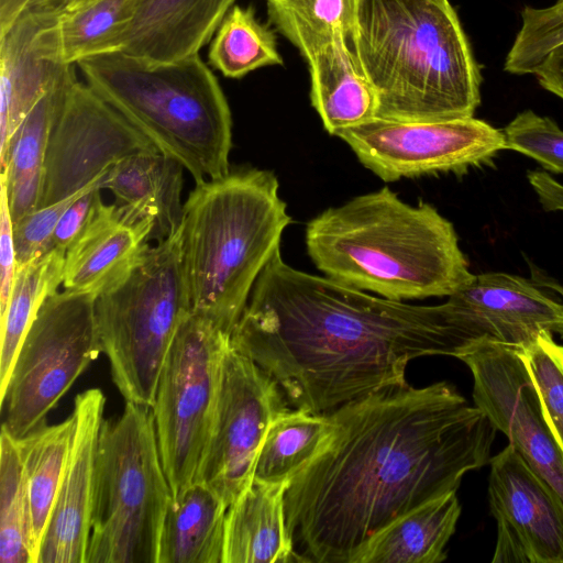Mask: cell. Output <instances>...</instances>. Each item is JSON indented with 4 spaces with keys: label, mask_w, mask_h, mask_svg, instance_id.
I'll list each match as a JSON object with an SVG mask.
<instances>
[{
    "label": "cell",
    "mask_w": 563,
    "mask_h": 563,
    "mask_svg": "<svg viewBox=\"0 0 563 563\" xmlns=\"http://www.w3.org/2000/svg\"><path fill=\"white\" fill-rule=\"evenodd\" d=\"M542 332L522 355L539 393L548 426L563 454V346Z\"/></svg>",
    "instance_id": "cell-35"
},
{
    "label": "cell",
    "mask_w": 563,
    "mask_h": 563,
    "mask_svg": "<svg viewBox=\"0 0 563 563\" xmlns=\"http://www.w3.org/2000/svg\"><path fill=\"white\" fill-rule=\"evenodd\" d=\"M534 75L543 89L563 100V44L545 57Z\"/></svg>",
    "instance_id": "cell-41"
},
{
    "label": "cell",
    "mask_w": 563,
    "mask_h": 563,
    "mask_svg": "<svg viewBox=\"0 0 563 563\" xmlns=\"http://www.w3.org/2000/svg\"><path fill=\"white\" fill-rule=\"evenodd\" d=\"M445 305L459 354L485 340L525 347L542 332L563 336V303L518 275H475Z\"/></svg>",
    "instance_id": "cell-16"
},
{
    "label": "cell",
    "mask_w": 563,
    "mask_h": 563,
    "mask_svg": "<svg viewBox=\"0 0 563 563\" xmlns=\"http://www.w3.org/2000/svg\"><path fill=\"white\" fill-rule=\"evenodd\" d=\"M73 1L74 0H29L21 14L53 19Z\"/></svg>",
    "instance_id": "cell-42"
},
{
    "label": "cell",
    "mask_w": 563,
    "mask_h": 563,
    "mask_svg": "<svg viewBox=\"0 0 563 563\" xmlns=\"http://www.w3.org/2000/svg\"><path fill=\"white\" fill-rule=\"evenodd\" d=\"M96 299L64 289L38 309L0 391L1 429L12 438L45 424L48 411L102 352Z\"/></svg>",
    "instance_id": "cell-9"
},
{
    "label": "cell",
    "mask_w": 563,
    "mask_h": 563,
    "mask_svg": "<svg viewBox=\"0 0 563 563\" xmlns=\"http://www.w3.org/2000/svg\"><path fill=\"white\" fill-rule=\"evenodd\" d=\"M228 506L209 486L192 482L173 496L158 545V563H222Z\"/></svg>",
    "instance_id": "cell-27"
},
{
    "label": "cell",
    "mask_w": 563,
    "mask_h": 563,
    "mask_svg": "<svg viewBox=\"0 0 563 563\" xmlns=\"http://www.w3.org/2000/svg\"><path fill=\"white\" fill-rule=\"evenodd\" d=\"M267 1H276V0H267Z\"/></svg>",
    "instance_id": "cell-44"
},
{
    "label": "cell",
    "mask_w": 563,
    "mask_h": 563,
    "mask_svg": "<svg viewBox=\"0 0 563 563\" xmlns=\"http://www.w3.org/2000/svg\"><path fill=\"white\" fill-rule=\"evenodd\" d=\"M332 431L329 415L286 409L271 423L261 444L253 481L289 483L321 450Z\"/></svg>",
    "instance_id": "cell-29"
},
{
    "label": "cell",
    "mask_w": 563,
    "mask_h": 563,
    "mask_svg": "<svg viewBox=\"0 0 563 563\" xmlns=\"http://www.w3.org/2000/svg\"><path fill=\"white\" fill-rule=\"evenodd\" d=\"M347 43L377 93L376 118L463 119L481 103V68L449 0H358Z\"/></svg>",
    "instance_id": "cell-4"
},
{
    "label": "cell",
    "mask_w": 563,
    "mask_h": 563,
    "mask_svg": "<svg viewBox=\"0 0 563 563\" xmlns=\"http://www.w3.org/2000/svg\"><path fill=\"white\" fill-rule=\"evenodd\" d=\"M137 1L74 0L53 19H44L35 48L44 58L65 65L119 51Z\"/></svg>",
    "instance_id": "cell-24"
},
{
    "label": "cell",
    "mask_w": 563,
    "mask_h": 563,
    "mask_svg": "<svg viewBox=\"0 0 563 563\" xmlns=\"http://www.w3.org/2000/svg\"><path fill=\"white\" fill-rule=\"evenodd\" d=\"M29 0H0V34L18 19Z\"/></svg>",
    "instance_id": "cell-43"
},
{
    "label": "cell",
    "mask_w": 563,
    "mask_h": 563,
    "mask_svg": "<svg viewBox=\"0 0 563 563\" xmlns=\"http://www.w3.org/2000/svg\"><path fill=\"white\" fill-rule=\"evenodd\" d=\"M287 402L278 383L230 344L195 482L209 486L229 507L253 482L263 439Z\"/></svg>",
    "instance_id": "cell-11"
},
{
    "label": "cell",
    "mask_w": 563,
    "mask_h": 563,
    "mask_svg": "<svg viewBox=\"0 0 563 563\" xmlns=\"http://www.w3.org/2000/svg\"><path fill=\"white\" fill-rule=\"evenodd\" d=\"M102 178L63 200L33 210L13 223L18 267L54 249V231L65 210Z\"/></svg>",
    "instance_id": "cell-37"
},
{
    "label": "cell",
    "mask_w": 563,
    "mask_h": 563,
    "mask_svg": "<svg viewBox=\"0 0 563 563\" xmlns=\"http://www.w3.org/2000/svg\"><path fill=\"white\" fill-rule=\"evenodd\" d=\"M0 562L34 563L21 451L16 439L1 429Z\"/></svg>",
    "instance_id": "cell-32"
},
{
    "label": "cell",
    "mask_w": 563,
    "mask_h": 563,
    "mask_svg": "<svg viewBox=\"0 0 563 563\" xmlns=\"http://www.w3.org/2000/svg\"><path fill=\"white\" fill-rule=\"evenodd\" d=\"M288 486L253 481L228 507L222 563L305 562L287 525Z\"/></svg>",
    "instance_id": "cell-21"
},
{
    "label": "cell",
    "mask_w": 563,
    "mask_h": 563,
    "mask_svg": "<svg viewBox=\"0 0 563 563\" xmlns=\"http://www.w3.org/2000/svg\"><path fill=\"white\" fill-rule=\"evenodd\" d=\"M0 189V317L4 313L18 269L16 253L5 187Z\"/></svg>",
    "instance_id": "cell-38"
},
{
    "label": "cell",
    "mask_w": 563,
    "mask_h": 563,
    "mask_svg": "<svg viewBox=\"0 0 563 563\" xmlns=\"http://www.w3.org/2000/svg\"><path fill=\"white\" fill-rule=\"evenodd\" d=\"M86 82L196 184L230 172L232 117L221 86L199 54L155 62L112 51L76 63Z\"/></svg>",
    "instance_id": "cell-6"
},
{
    "label": "cell",
    "mask_w": 563,
    "mask_h": 563,
    "mask_svg": "<svg viewBox=\"0 0 563 563\" xmlns=\"http://www.w3.org/2000/svg\"><path fill=\"white\" fill-rule=\"evenodd\" d=\"M358 0H276L267 1L268 20L297 46L336 33L349 38L356 22Z\"/></svg>",
    "instance_id": "cell-33"
},
{
    "label": "cell",
    "mask_w": 563,
    "mask_h": 563,
    "mask_svg": "<svg viewBox=\"0 0 563 563\" xmlns=\"http://www.w3.org/2000/svg\"><path fill=\"white\" fill-rule=\"evenodd\" d=\"M44 19L21 14L0 34V159L18 125L49 89L74 70L44 58L34 38Z\"/></svg>",
    "instance_id": "cell-22"
},
{
    "label": "cell",
    "mask_w": 563,
    "mask_h": 563,
    "mask_svg": "<svg viewBox=\"0 0 563 563\" xmlns=\"http://www.w3.org/2000/svg\"><path fill=\"white\" fill-rule=\"evenodd\" d=\"M209 63L229 78H241L256 68L282 65L276 36L255 16L252 7L233 5L211 41Z\"/></svg>",
    "instance_id": "cell-31"
},
{
    "label": "cell",
    "mask_w": 563,
    "mask_h": 563,
    "mask_svg": "<svg viewBox=\"0 0 563 563\" xmlns=\"http://www.w3.org/2000/svg\"><path fill=\"white\" fill-rule=\"evenodd\" d=\"M73 71L49 89L24 117L10 136L1 164L11 219L14 222L40 207L43 170L49 137Z\"/></svg>",
    "instance_id": "cell-26"
},
{
    "label": "cell",
    "mask_w": 563,
    "mask_h": 563,
    "mask_svg": "<svg viewBox=\"0 0 563 563\" xmlns=\"http://www.w3.org/2000/svg\"><path fill=\"white\" fill-rule=\"evenodd\" d=\"M456 358L472 374L474 405L563 500V454L548 426L522 346L485 340Z\"/></svg>",
    "instance_id": "cell-14"
},
{
    "label": "cell",
    "mask_w": 563,
    "mask_h": 563,
    "mask_svg": "<svg viewBox=\"0 0 563 563\" xmlns=\"http://www.w3.org/2000/svg\"><path fill=\"white\" fill-rule=\"evenodd\" d=\"M153 151L158 150L142 132L75 75L47 145L38 208L85 189L122 158Z\"/></svg>",
    "instance_id": "cell-13"
},
{
    "label": "cell",
    "mask_w": 563,
    "mask_h": 563,
    "mask_svg": "<svg viewBox=\"0 0 563 563\" xmlns=\"http://www.w3.org/2000/svg\"><path fill=\"white\" fill-rule=\"evenodd\" d=\"M230 344V334L190 311L180 321L163 364L152 411L173 496L195 482Z\"/></svg>",
    "instance_id": "cell-10"
},
{
    "label": "cell",
    "mask_w": 563,
    "mask_h": 563,
    "mask_svg": "<svg viewBox=\"0 0 563 563\" xmlns=\"http://www.w3.org/2000/svg\"><path fill=\"white\" fill-rule=\"evenodd\" d=\"M172 499L152 407L126 402L101 426L86 563H158Z\"/></svg>",
    "instance_id": "cell-7"
},
{
    "label": "cell",
    "mask_w": 563,
    "mask_h": 563,
    "mask_svg": "<svg viewBox=\"0 0 563 563\" xmlns=\"http://www.w3.org/2000/svg\"><path fill=\"white\" fill-rule=\"evenodd\" d=\"M503 132L506 150L531 157L548 172L563 174V131L552 119L525 110Z\"/></svg>",
    "instance_id": "cell-36"
},
{
    "label": "cell",
    "mask_w": 563,
    "mask_h": 563,
    "mask_svg": "<svg viewBox=\"0 0 563 563\" xmlns=\"http://www.w3.org/2000/svg\"><path fill=\"white\" fill-rule=\"evenodd\" d=\"M460 516L456 492L430 499L377 531L352 563L443 562Z\"/></svg>",
    "instance_id": "cell-25"
},
{
    "label": "cell",
    "mask_w": 563,
    "mask_h": 563,
    "mask_svg": "<svg viewBox=\"0 0 563 563\" xmlns=\"http://www.w3.org/2000/svg\"><path fill=\"white\" fill-rule=\"evenodd\" d=\"M274 173L229 172L184 203L181 258L191 312L230 334L291 222Z\"/></svg>",
    "instance_id": "cell-5"
},
{
    "label": "cell",
    "mask_w": 563,
    "mask_h": 563,
    "mask_svg": "<svg viewBox=\"0 0 563 563\" xmlns=\"http://www.w3.org/2000/svg\"><path fill=\"white\" fill-rule=\"evenodd\" d=\"M528 180L545 211H563V184L541 170L529 172Z\"/></svg>",
    "instance_id": "cell-40"
},
{
    "label": "cell",
    "mask_w": 563,
    "mask_h": 563,
    "mask_svg": "<svg viewBox=\"0 0 563 563\" xmlns=\"http://www.w3.org/2000/svg\"><path fill=\"white\" fill-rule=\"evenodd\" d=\"M185 167L159 151L126 156L104 175L101 189L110 190L117 203L155 223L153 238L164 240L181 225V191Z\"/></svg>",
    "instance_id": "cell-23"
},
{
    "label": "cell",
    "mask_w": 563,
    "mask_h": 563,
    "mask_svg": "<svg viewBox=\"0 0 563 563\" xmlns=\"http://www.w3.org/2000/svg\"><path fill=\"white\" fill-rule=\"evenodd\" d=\"M155 223L120 203L95 206L85 228L66 250L63 287L99 296L123 279L153 236Z\"/></svg>",
    "instance_id": "cell-18"
},
{
    "label": "cell",
    "mask_w": 563,
    "mask_h": 563,
    "mask_svg": "<svg viewBox=\"0 0 563 563\" xmlns=\"http://www.w3.org/2000/svg\"><path fill=\"white\" fill-rule=\"evenodd\" d=\"M101 181L102 179L65 210L54 231V249L66 251L82 231L95 206L101 199Z\"/></svg>",
    "instance_id": "cell-39"
},
{
    "label": "cell",
    "mask_w": 563,
    "mask_h": 563,
    "mask_svg": "<svg viewBox=\"0 0 563 563\" xmlns=\"http://www.w3.org/2000/svg\"><path fill=\"white\" fill-rule=\"evenodd\" d=\"M190 311L180 228L148 245L123 279L97 296L102 352L126 402L153 406L163 364Z\"/></svg>",
    "instance_id": "cell-8"
},
{
    "label": "cell",
    "mask_w": 563,
    "mask_h": 563,
    "mask_svg": "<svg viewBox=\"0 0 563 563\" xmlns=\"http://www.w3.org/2000/svg\"><path fill=\"white\" fill-rule=\"evenodd\" d=\"M231 345L265 369L288 402L329 415L407 384V365L460 351L448 307L372 296L298 271L276 251L261 272Z\"/></svg>",
    "instance_id": "cell-2"
},
{
    "label": "cell",
    "mask_w": 563,
    "mask_h": 563,
    "mask_svg": "<svg viewBox=\"0 0 563 563\" xmlns=\"http://www.w3.org/2000/svg\"><path fill=\"white\" fill-rule=\"evenodd\" d=\"M71 430L70 415L57 424H43L26 437L16 439L23 464L34 563L63 478Z\"/></svg>",
    "instance_id": "cell-28"
},
{
    "label": "cell",
    "mask_w": 563,
    "mask_h": 563,
    "mask_svg": "<svg viewBox=\"0 0 563 563\" xmlns=\"http://www.w3.org/2000/svg\"><path fill=\"white\" fill-rule=\"evenodd\" d=\"M104 404L98 388L75 397L68 457L36 563H86Z\"/></svg>",
    "instance_id": "cell-17"
},
{
    "label": "cell",
    "mask_w": 563,
    "mask_h": 563,
    "mask_svg": "<svg viewBox=\"0 0 563 563\" xmlns=\"http://www.w3.org/2000/svg\"><path fill=\"white\" fill-rule=\"evenodd\" d=\"M335 136L385 181L463 172L506 150L503 130L474 117L441 121L375 118Z\"/></svg>",
    "instance_id": "cell-12"
},
{
    "label": "cell",
    "mask_w": 563,
    "mask_h": 563,
    "mask_svg": "<svg viewBox=\"0 0 563 563\" xmlns=\"http://www.w3.org/2000/svg\"><path fill=\"white\" fill-rule=\"evenodd\" d=\"M306 246L324 276L391 300L449 297L475 276L453 224L387 187L310 220Z\"/></svg>",
    "instance_id": "cell-3"
},
{
    "label": "cell",
    "mask_w": 563,
    "mask_h": 563,
    "mask_svg": "<svg viewBox=\"0 0 563 563\" xmlns=\"http://www.w3.org/2000/svg\"><path fill=\"white\" fill-rule=\"evenodd\" d=\"M518 31L504 64L514 75H534L545 57L563 44V0L545 8L526 5Z\"/></svg>",
    "instance_id": "cell-34"
},
{
    "label": "cell",
    "mask_w": 563,
    "mask_h": 563,
    "mask_svg": "<svg viewBox=\"0 0 563 563\" xmlns=\"http://www.w3.org/2000/svg\"><path fill=\"white\" fill-rule=\"evenodd\" d=\"M65 253L62 249H53L16 269L7 309L0 317V391L38 309L63 285Z\"/></svg>",
    "instance_id": "cell-30"
},
{
    "label": "cell",
    "mask_w": 563,
    "mask_h": 563,
    "mask_svg": "<svg viewBox=\"0 0 563 563\" xmlns=\"http://www.w3.org/2000/svg\"><path fill=\"white\" fill-rule=\"evenodd\" d=\"M235 0H139L119 51L155 62L199 54Z\"/></svg>",
    "instance_id": "cell-19"
},
{
    "label": "cell",
    "mask_w": 563,
    "mask_h": 563,
    "mask_svg": "<svg viewBox=\"0 0 563 563\" xmlns=\"http://www.w3.org/2000/svg\"><path fill=\"white\" fill-rule=\"evenodd\" d=\"M329 417L327 442L286 492L305 562L352 563L377 531L488 464L497 432L445 380L390 386Z\"/></svg>",
    "instance_id": "cell-1"
},
{
    "label": "cell",
    "mask_w": 563,
    "mask_h": 563,
    "mask_svg": "<svg viewBox=\"0 0 563 563\" xmlns=\"http://www.w3.org/2000/svg\"><path fill=\"white\" fill-rule=\"evenodd\" d=\"M492 563H563V500L508 443L489 461Z\"/></svg>",
    "instance_id": "cell-15"
},
{
    "label": "cell",
    "mask_w": 563,
    "mask_h": 563,
    "mask_svg": "<svg viewBox=\"0 0 563 563\" xmlns=\"http://www.w3.org/2000/svg\"><path fill=\"white\" fill-rule=\"evenodd\" d=\"M298 49L309 67L311 104L329 134L335 136L377 117V93L360 70L345 34L314 40Z\"/></svg>",
    "instance_id": "cell-20"
}]
</instances>
